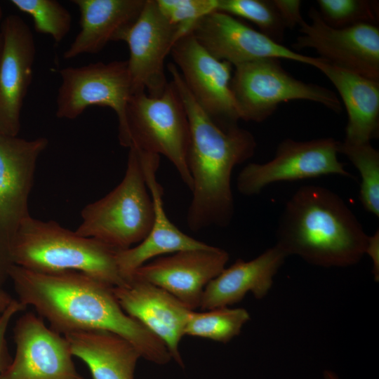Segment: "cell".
Returning <instances> with one entry per match:
<instances>
[{
    "label": "cell",
    "instance_id": "cell-25",
    "mask_svg": "<svg viewBox=\"0 0 379 379\" xmlns=\"http://www.w3.org/2000/svg\"><path fill=\"white\" fill-rule=\"evenodd\" d=\"M339 153L345 154L357 168L361 178L359 199L364 208L379 217V152L371 142L339 143Z\"/></svg>",
    "mask_w": 379,
    "mask_h": 379
},
{
    "label": "cell",
    "instance_id": "cell-5",
    "mask_svg": "<svg viewBox=\"0 0 379 379\" xmlns=\"http://www.w3.org/2000/svg\"><path fill=\"white\" fill-rule=\"evenodd\" d=\"M128 149L122 180L107 195L82 209L81 222L75 231L117 251L141 242L154 218V203L140 154L133 147Z\"/></svg>",
    "mask_w": 379,
    "mask_h": 379
},
{
    "label": "cell",
    "instance_id": "cell-10",
    "mask_svg": "<svg viewBox=\"0 0 379 379\" xmlns=\"http://www.w3.org/2000/svg\"><path fill=\"white\" fill-rule=\"evenodd\" d=\"M339 141L332 138L296 141L284 140L272 159L264 164L250 163L237 180L239 192L245 196L258 194L266 186L280 181L314 178L326 175L351 177L339 161Z\"/></svg>",
    "mask_w": 379,
    "mask_h": 379
},
{
    "label": "cell",
    "instance_id": "cell-8",
    "mask_svg": "<svg viewBox=\"0 0 379 379\" xmlns=\"http://www.w3.org/2000/svg\"><path fill=\"white\" fill-rule=\"evenodd\" d=\"M59 74L62 82L56 98V117L72 120L91 106L110 107L118 118L119 144L128 148L126 108L132 93L127 60L67 67Z\"/></svg>",
    "mask_w": 379,
    "mask_h": 379
},
{
    "label": "cell",
    "instance_id": "cell-18",
    "mask_svg": "<svg viewBox=\"0 0 379 379\" xmlns=\"http://www.w3.org/2000/svg\"><path fill=\"white\" fill-rule=\"evenodd\" d=\"M114 293L123 310L159 338L172 359L184 367L179 347L193 310L163 288L133 276L114 287Z\"/></svg>",
    "mask_w": 379,
    "mask_h": 379
},
{
    "label": "cell",
    "instance_id": "cell-23",
    "mask_svg": "<svg viewBox=\"0 0 379 379\" xmlns=\"http://www.w3.org/2000/svg\"><path fill=\"white\" fill-rule=\"evenodd\" d=\"M73 357L82 360L93 379H135L140 353L122 336L104 330L73 332L64 335Z\"/></svg>",
    "mask_w": 379,
    "mask_h": 379
},
{
    "label": "cell",
    "instance_id": "cell-22",
    "mask_svg": "<svg viewBox=\"0 0 379 379\" xmlns=\"http://www.w3.org/2000/svg\"><path fill=\"white\" fill-rule=\"evenodd\" d=\"M319 69L338 91L347 113L344 142H371L379 130V81L338 68L321 58Z\"/></svg>",
    "mask_w": 379,
    "mask_h": 379
},
{
    "label": "cell",
    "instance_id": "cell-4",
    "mask_svg": "<svg viewBox=\"0 0 379 379\" xmlns=\"http://www.w3.org/2000/svg\"><path fill=\"white\" fill-rule=\"evenodd\" d=\"M115 249L54 220L31 215L20 225L10 249L13 265L43 273L77 271L114 287L125 283Z\"/></svg>",
    "mask_w": 379,
    "mask_h": 379
},
{
    "label": "cell",
    "instance_id": "cell-2",
    "mask_svg": "<svg viewBox=\"0 0 379 379\" xmlns=\"http://www.w3.org/2000/svg\"><path fill=\"white\" fill-rule=\"evenodd\" d=\"M190 128L187 166L192 180V197L187 225L193 232L225 227L234 213L231 177L234 167L251 158L257 142L253 134L238 125L223 128L197 103L173 63L168 65Z\"/></svg>",
    "mask_w": 379,
    "mask_h": 379
},
{
    "label": "cell",
    "instance_id": "cell-34",
    "mask_svg": "<svg viewBox=\"0 0 379 379\" xmlns=\"http://www.w3.org/2000/svg\"><path fill=\"white\" fill-rule=\"evenodd\" d=\"M324 379H339L338 375L331 371H325L324 372Z\"/></svg>",
    "mask_w": 379,
    "mask_h": 379
},
{
    "label": "cell",
    "instance_id": "cell-3",
    "mask_svg": "<svg viewBox=\"0 0 379 379\" xmlns=\"http://www.w3.org/2000/svg\"><path fill=\"white\" fill-rule=\"evenodd\" d=\"M277 243L287 255L323 267L357 264L368 236L343 199L318 185L298 188L281 215Z\"/></svg>",
    "mask_w": 379,
    "mask_h": 379
},
{
    "label": "cell",
    "instance_id": "cell-24",
    "mask_svg": "<svg viewBox=\"0 0 379 379\" xmlns=\"http://www.w3.org/2000/svg\"><path fill=\"white\" fill-rule=\"evenodd\" d=\"M250 319L244 308L218 307L203 312L192 311L185 335L210 339L227 343L237 336Z\"/></svg>",
    "mask_w": 379,
    "mask_h": 379
},
{
    "label": "cell",
    "instance_id": "cell-6",
    "mask_svg": "<svg viewBox=\"0 0 379 379\" xmlns=\"http://www.w3.org/2000/svg\"><path fill=\"white\" fill-rule=\"evenodd\" d=\"M130 146L163 155L170 161L185 185L192 190L187 166L190 128L180 95L171 81L159 97L146 92L131 94L126 108Z\"/></svg>",
    "mask_w": 379,
    "mask_h": 379
},
{
    "label": "cell",
    "instance_id": "cell-20",
    "mask_svg": "<svg viewBox=\"0 0 379 379\" xmlns=\"http://www.w3.org/2000/svg\"><path fill=\"white\" fill-rule=\"evenodd\" d=\"M287 257L275 244L253 260L238 259L206 285L199 308L206 311L229 307L241 301L248 293L257 299L263 298Z\"/></svg>",
    "mask_w": 379,
    "mask_h": 379
},
{
    "label": "cell",
    "instance_id": "cell-15",
    "mask_svg": "<svg viewBox=\"0 0 379 379\" xmlns=\"http://www.w3.org/2000/svg\"><path fill=\"white\" fill-rule=\"evenodd\" d=\"M190 32L213 57L234 67L272 58L294 60L316 67L321 60L319 57L298 53L234 16L218 11L199 19Z\"/></svg>",
    "mask_w": 379,
    "mask_h": 379
},
{
    "label": "cell",
    "instance_id": "cell-13",
    "mask_svg": "<svg viewBox=\"0 0 379 379\" xmlns=\"http://www.w3.org/2000/svg\"><path fill=\"white\" fill-rule=\"evenodd\" d=\"M15 353L1 379H85L77 370L66 338L33 312L22 314L13 329Z\"/></svg>",
    "mask_w": 379,
    "mask_h": 379
},
{
    "label": "cell",
    "instance_id": "cell-14",
    "mask_svg": "<svg viewBox=\"0 0 379 379\" xmlns=\"http://www.w3.org/2000/svg\"><path fill=\"white\" fill-rule=\"evenodd\" d=\"M180 38L179 28L171 24L159 11L156 0H146L135 22L121 36L127 44V60L131 93L147 92L160 96L168 82L164 60Z\"/></svg>",
    "mask_w": 379,
    "mask_h": 379
},
{
    "label": "cell",
    "instance_id": "cell-31",
    "mask_svg": "<svg viewBox=\"0 0 379 379\" xmlns=\"http://www.w3.org/2000/svg\"><path fill=\"white\" fill-rule=\"evenodd\" d=\"M286 28H294L304 20L300 13L301 1L272 0Z\"/></svg>",
    "mask_w": 379,
    "mask_h": 379
},
{
    "label": "cell",
    "instance_id": "cell-1",
    "mask_svg": "<svg viewBox=\"0 0 379 379\" xmlns=\"http://www.w3.org/2000/svg\"><path fill=\"white\" fill-rule=\"evenodd\" d=\"M8 278L18 300L61 335L108 331L131 342L149 361L165 365L172 359L164 343L123 310L109 284L77 271L43 273L15 265L9 267Z\"/></svg>",
    "mask_w": 379,
    "mask_h": 379
},
{
    "label": "cell",
    "instance_id": "cell-16",
    "mask_svg": "<svg viewBox=\"0 0 379 379\" xmlns=\"http://www.w3.org/2000/svg\"><path fill=\"white\" fill-rule=\"evenodd\" d=\"M0 33V133L18 136L24 100L32 81L36 45L29 27L18 15L6 16Z\"/></svg>",
    "mask_w": 379,
    "mask_h": 379
},
{
    "label": "cell",
    "instance_id": "cell-19",
    "mask_svg": "<svg viewBox=\"0 0 379 379\" xmlns=\"http://www.w3.org/2000/svg\"><path fill=\"white\" fill-rule=\"evenodd\" d=\"M138 151L153 200L154 218L149 232L141 242L117 252V263L124 279L154 258L181 251L206 248L211 246L185 234L169 220L164 206L163 189L156 177L160 156Z\"/></svg>",
    "mask_w": 379,
    "mask_h": 379
},
{
    "label": "cell",
    "instance_id": "cell-28",
    "mask_svg": "<svg viewBox=\"0 0 379 379\" xmlns=\"http://www.w3.org/2000/svg\"><path fill=\"white\" fill-rule=\"evenodd\" d=\"M319 13L329 26L343 28L359 23L376 25L378 1L367 0H317Z\"/></svg>",
    "mask_w": 379,
    "mask_h": 379
},
{
    "label": "cell",
    "instance_id": "cell-29",
    "mask_svg": "<svg viewBox=\"0 0 379 379\" xmlns=\"http://www.w3.org/2000/svg\"><path fill=\"white\" fill-rule=\"evenodd\" d=\"M156 2L166 20L179 28L180 37L190 32L199 19L217 11L218 6V0H156Z\"/></svg>",
    "mask_w": 379,
    "mask_h": 379
},
{
    "label": "cell",
    "instance_id": "cell-12",
    "mask_svg": "<svg viewBox=\"0 0 379 379\" xmlns=\"http://www.w3.org/2000/svg\"><path fill=\"white\" fill-rule=\"evenodd\" d=\"M310 22L299 25L300 35L293 48L314 49L320 58L342 69L379 81V29L359 23L335 28L327 25L319 12L311 8Z\"/></svg>",
    "mask_w": 379,
    "mask_h": 379
},
{
    "label": "cell",
    "instance_id": "cell-11",
    "mask_svg": "<svg viewBox=\"0 0 379 379\" xmlns=\"http://www.w3.org/2000/svg\"><path fill=\"white\" fill-rule=\"evenodd\" d=\"M191 95L220 127L240 120L231 91L232 65L210 54L191 32L180 37L170 52Z\"/></svg>",
    "mask_w": 379,
    "mask_h": 379
},
{
    "label": "cell",
    "instance_id": "cell-17",
    "mask_svg": "<svg viewBox=\"0 0 379 379\" xmlns=\"http://www.w3.org/2000/svg\"><path fill=\"white\" fill-rule=\"evenodd\" d=\"M229 258L226 251L211 245L206 248L181 251L158 257L128 277L163 288L194 311L199 308L205 287L225 268Z\"/></svg>",
    "mask_w": 379,
    "mask_h": 379
},
{
    "label": "cell",
    "instance_id": "cell-33",
    "mask_svg": "<svg viewBox=\"0 0 379 379\" xmlns=\"http://www.w3.org/2000/svg\"><path fill=\"white\" fill-rule=\"evenodd\" d=\"M13 300L9 293L0 288V313H2Z\"/></svg>",
    "mask_w": 379,
    "mask_h": 379
},
{
    "label": "cell",
    "instance_id": "cell-35",
    "mask_svg": "<svg viewBox=\"0 0 379 379\" xmlns=\"http://www.w3.org/2000/svg\"><path fill=\"white\" fill-rule=\"evenodd\" d=\"M2 20H3V8L0 5V25H1V23Z\"/></svg>",
    "mask_w": 379,
    "mask_h": 379
},
{
    "label": "cell",
    "instance_id": "cell-21",
    "mask_svg": "<svg viewBox=\"0 0 379 379\" xmlns=\"http://www.w3.org/2000/svg\"><path fill=\"white\" fill-rule=\"evenodd\" d=\"M146 0H72L80 13V30L63 53L65 60L97 54L121 34L139 17Z\"/></svg>",
    "mask_w": 379,
    "mask_h": 379
},
{
    "label": "cell",
    "instance_id": "cell-7",
    "mask_svg": "<svg viewBox=\"0 0 379 379\" xmlns=\"http://www.w3.org/2000/svg\"><path fill=\"white\" fill-rule=\"evenodd\" d=\"M230 88L239 118L245 121L262 122L281 103L295 100L315 102L336 113L342 109L334 92L295 79L277 58H263L235 66Z\"/></svg>",
    "mask_w": 379,
    "mask_h": 379
},
{
    "label": "cell",
    "instance_id": "cell-32",
    "mask_svg": "<svg viewBox=\"0 0 379 379\" xmlns=\"http://www.w3.org/2000/svg\"><path fill=\"white\" fill-rule=\"evenodd\" d=\"M373 261V273L375 280L379 279V232L378 230L372 235L368 236V241L366 249Z\"/></svg>",
    "mask_w": 379,
    "mask_h": 379
},
{
    "label": "cell",
    "instance_id": "cell-9",
    "mask_svg": "<svg viewBox=\"0 0 379 379\" xmlns=\"http://www.w3.org/2000/svg\"><path fill=\"white\" fill-rule=\"evenodd\" d=\"M48 145L45 137L27 140L0 133V288L13 265L12 241L22 221L30 215L28 200L36 164Z\"/></svg>",
    "mask_w": 379,
    "mask_h": 379
},
{
    "label": "cell",
    "instance_id": "cell-27",
    "mask_svg": "<svg viewBox=\"0 0 379 379\" xmlns=\"http://www.w3.org/2000/svg\"><path fill=\"white\" fill-rule=\"evenodd\" d=\"M217 11L251 21L277 43L284 39L286 28L272 0H218Z\"/></svg>",
    "mask_w": 379,
    "mask_h": 379
},
{
    "label": "cell",
    "instance_id": "cell-26",
    "mask_svg": "<svg viewBox=\"0 0 379 379\" xmlns=\"http://www.w3.org/2000/svg\"><path fill=\"white\" fill-rule=\"evenodd\" d=\"M18 10L32 20L34 30L51 36L59 44L69 32L72 17L69 11L55 0H11Z\"/></svg>",
    "mask_w": 379,
    "mask_h": 379
},
{
    "label": "cell",
    "instance_id": "cell-36",
    "mask_svg": "<svg viewBox=\"0 0 379 379\" xmlns=\"http://www.w3.org/2000/svg\"><path fill=\"white\" fill-rule=\"evenodd\" d=\"M2 36H1V34L0 33V53H1V48H2Z\"/></svg>",
    "mask_w": 379,
    "mask_h": 379
},
{
    "label": "cell",
    "instance_id": "cell-30",
    "mask_svg": "<svg viewBox=\"0 0 379 379\" xmlns=\"http://www.w3.org/2000/svg\"><path fill=\"white\" fill-rule=\"evenodd\" d=\"M27 307L18 299H14L9 306L0 313V379L5 368L11 361L6 341V333L13 317L26 310Z\"/></svg>",
    "mask_w": 379,
    "mask_h": 379
}]
</instances>
